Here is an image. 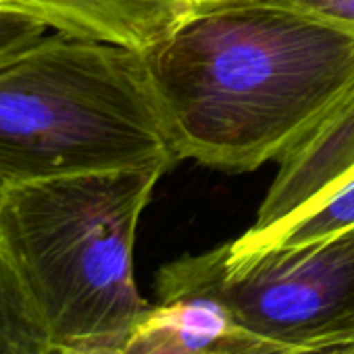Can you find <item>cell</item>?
I'll use <instances>...</instances> for the list:
<instances>
[{
  "label": "cell",
  "instance_id": "6da1fadb",
  "mask_svg": "<svg viewBox=\"0 0 354 354\" xmlns=\"http://www.w3.org/2000/svg\"><path fill=\"white\" fill-rule=\"evenodd\" d=\"M182 160L281 162L354 92V32L275 0H217L144 53Z\"/></svg>",
  "mask_w": 354,
  "mask_h": 354
},
{
  "label": "cell",
  "instance_id": "7a4b0ae2",
  "mask_svg": "<svg viewBox=\"0 0 354 354\" xmlns=\"http://www.w3.org/2000/svg\"><path fill=\"white\" fill-rule=\"evenodd\" d=\"M165 173L117 169L0 188V240L61 354H115L152 308L136 286L133 244Z\"/></svg>",
  "mask_w": 354,
  "mask_h": 354
},
{
  "label": "cell",
  "instance_id": "3957f363",
  "mask_svg": "<svg viewBox=\"0 0 354 354\" xmlns=\"http://www.w3.org/2000/svg\"><path fill=\"white\" fill-rule=\"evenodd\" d=\"M177 162L142 53L46 32L0 59V188Z\"/></svg>",
  "mask_w": 354,
  "mask_h": 354
},
{
  "label": "cell",
  "instance_id": "277c9868",
  "mask_svg": "<svg viewBox=\"0 0 354 354\" xmlns=\"http://www.w3.org/2000/svg\"><path fill=\"white\" fill-rule=\"evenodd\" d=\"M215 281L240 325L279 348L354 335V225L296 244L213 248Z\"/></svg>",
  "mask_w": 354,
  "mask_h": 354
},
{
  "label": "cell",
  "instance_id": "5b68a950",
  "mask_svg": "<svg viewBox=\"0 0 354 354\" xmlns=\"http://www.w3.org/2000/svg\"><path fill=\"white\" fill-rule=\"evenodd\" d=\"M156 294L158 302L115 354H242L267 344L240 325L221 296L213 250L165 265Z\"/></svg>",
  "mask_w": 354,
  "mask_h": 354
},
{
  "label": "cell",
  "instance_id": "8992f818",
  "mask_svg": "<svg viewBox=\"0 0 354 354\" xmlns=\"http://www.w3.org/2000/svg\"><path fill=\"white\" fill-rule=\"evenodd\" d=\"M354 175V92L281 162L238 244H252L306 213Z\"/></svg>",
  "mask_w": 354,
  "mask_h": 354
},
{
  "label": "cell",
  "instance_id": "52a82bcc",
  "mask_svg": "<svg viewBox=\"0 0 354 354\" xmlns=\"http://www.w3.org/2000/svg\"><path fill=\"white\" fill-rule=\"evenodd\" d=\"M217 0H0L50 32L146 53Z\"/></svg>",
  "mask_w": 354,
  "mask_h": 354
},
{
  "label": "cell",
  "instance_id": "ba28073f",
  "mask_svg": "<svg viewBox=\"0 0 354 354\" xmlns=\"http://www.w3.org/2000/svg\"><path fill=\"white\" fill-rule=\"evenodd\" d=\"M0 354H61L0 240Z\"/></svg>",
  "mask_w": 354,
  "mask_h": 354
},
{
  "label": "cell",
  "instance_id": "9c48e42d",
  "mask_svg": "<svg viewBox=\"0 0 354 354\" xmlns=\"http://www.w3.org/2000/svg\"><path fill=\"white\" fill-rule=\"evenodd\" d=\"M354 225V175L315 207H310L300 217L292 219L290 223L281 225L267 238L252 242V244H238L236 240L230 242L232 250L246 252L265 246H296L306 244L331 234H337L346 227Z\"/></svg>",
  "mask_w": 354,
  "mask_h": 354
},
{
  "label": "cell",
  "instance_id": "30bf717a",
  "mask_svg": "<svg viewBox=\"0 0 354 354\" xmlns=\"http://www.w3.org/2000/svg\"><path fill=\"white\" fill-rule=\"evenodd\" d=\"M46 32L50 30L32 17L0 11V59L26 48L28 44L42 38Z\"/></svg>",
  "mask_w": 354,
  "mask_h": 354
},
{
  "label": "cell",
  "instance_id": "8fae6325",
  "mask_svg": "<svg viewBox=\"0 0 354 354\" xmlns=\"http://www.w3.org/2000/svg\"><path fill=\"white\" fill-rule=\"evenodd\" d=\"M354 32V0H275Z\"/></svg>",
  "mask_w": 354,
  "mask_h": 354
},
{
  "label": "cell",
  "instance_id": "7c38bea8",
  "mask_svg": "<svg viewBox=\"0 0 354 354\" xmlns=\"http://www.w3.org/2000/svg\"><path fill=\"white\" fill-rule=\"evenodd\" d=\"M275 354H354V335L327 342V344H317V346H302V348H283Z\"/></svg>",
  "mask_w": 354,
  "mask_h": 354
},
{
  "label": "cell",
  "instance_id": "4fadbf2b",
  "mask_svg": "<svg viewBox=\"0 0 354 354\" xmlns=\"http://www.w3.org/2000/svg\"><path fill=\"white\" fill-rule=\"evenodd\" d=\"M279 350H283V348H279V346H273V344H263V346H259V348H252V350H248V352H242V354H275V352H279Z\"/></svg>",
  "mask_w": 354,
  "mask_h": 354
}]
</instances>
